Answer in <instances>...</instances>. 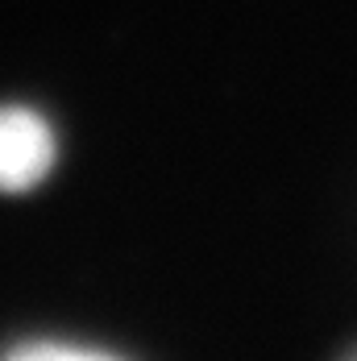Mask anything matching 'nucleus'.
Listing matches in <instances>:
<instances>
[{
	"label": "nucleus",
	"mask_w": 357,
	"mask_h": 361,
	"mask_svg": "<svg viewBox=\"0 0 357 361\" xmlns=\"http://www.w3.org/2000/svg\"><path fill=\"white\" fill-rule=\"evenodd\" d=\"M54 166V133L30 109H0V191H25Z\"/></svg>",
	"instance_id": "obj_1"
},
{
	"label": "nucleus",
	"mask_w": 357,
	"mask_h": 361,
	"mask_svg": "<svg viewBox=\"0 0 357 361\" xmlns=\"http://www.w3.org/2000/svg\"><path fill=\"white\" fill-rule=\"evenodd\" d=\"M8 361H116V357L96 353V349H79V345L46 341V345H25V349H17Z\"/></svg>",
	"instance_id": "obj_2"
}]
</instances>
